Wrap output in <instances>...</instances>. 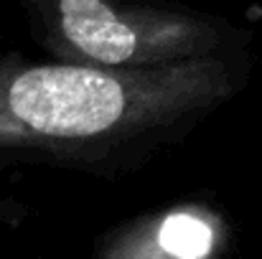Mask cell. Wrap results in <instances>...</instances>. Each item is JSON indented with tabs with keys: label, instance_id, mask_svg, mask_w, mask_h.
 Segmentation results:
<instances>
[{
	"label": "cell",
	"instance_id": "2",
	"mask_svg": "<svg viewBox=\"0 0 262 259\" xmlns=\"http://www.w3.org/2000/svg\"><path fill=\"white\" fill-rule=\"evenodd\" d=\"M23 8L46 51L92 66H163L250 46V33L229 20L153 0H23Z\"/></svg>",
	"mask_w": 262,
	"mask_h": 259
},
{
	"label": "cell",
	"instance_id": "4",
	"mask_svg": "<svg viewBox=\"0 0 262 259\" xmlns=\"http://www.w3.org/2000/svg\"><path fill=\"white\" fill-rule=\"evenodd\" d=\"M20 214H23V208H20L18 203H13V201H8V198L0 196V224H5V221H15Z\"/></svg>",
	"mask_w": 262,
	"mask_h": 259
},
{
	"label": "cell",
	"instance_id": "3",
	"mask_svg": "<svg viewBox=\"0 0 262 259\" xmlns=\"http://www.w3.org/2000/svg\"><path fill=\"white\" fill-rule=\"evenodd\" d=\"M153 247L143 257L199 259L214 252V226L196 211H171L153 224Z\"/></svg>",
	"mask_w": 262,
	"mask_h": 259
},
{
	"label": "cell",
	"instance_id": "1",
	"mask_svg": "<svg viewBox=\"0 0 262 259\" xmlns=\"http://www.w3.org/2000/svg\"><path fill=\"white\" fill-rule=\"evenodd\" d=\"M250 69V51L140 69L0 56V158L133 173L234 99Z\"/></svg>",
	"mask_w": 262,
	"mask_h": 259
}]
</instances>
